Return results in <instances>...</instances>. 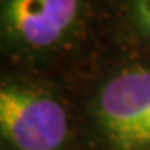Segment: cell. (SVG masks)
<instances>
[{
	"mask_svg": "<svg viewBox=\"0 0 150 150\" xmlns=\"http://www.w3.org/2000/svg\"><path fill=\"white\" fill-rule=\"evenodd\" d=\"M97 0H2L0 38L7 69L70 80L105 45H97Z\"/></svg>",
	"mask_w": 150,
	"mask_h": 150,
	"instance_id": "cell-2",
	"label": "cell"
},
{
	"mask_svg": "<svg viewBox=\"0 0 150 150\" xmlns=\"http://www.w3.org/2000/svg\"><path fill=\"white\" fill-rule=\"evenodd\" d=\"M0 150H82L70 80L4 69Z\"/></svg>",
	"mask_w": 150,
	"mask_h": 150,
	"instance_id": "cell-3",
	"label": "cell"
},
{
	"mask_svg": "<svg viewBox=\"0 0 150 150\" xmlns=\"http://www.w3.org/2000/svg\"><path fill=\"white\" fill-rule=\"evenodd\" d=\"M112 42L150 54V0H110Z\"/></svg>",
	"mask_w": 150,
	"mask_h": 150,
	"instance_id": "cell-4",
	"label": "cell"
},
{
	"mask_svg": "<svg viewBox=\"0 0 150 150\" xmlns=\"http://www.w3.org/2000/svg\"><path fill=\"white\" fill-rule=\"evenodd\" d=\"M70 83L82 150H150V54L105 45Z\"/></svg>",
	"mask_w": 150,
	"mask_h": 150,
	"instance_id": "cell-1",
	"label": "cell"
}]
</instances>
